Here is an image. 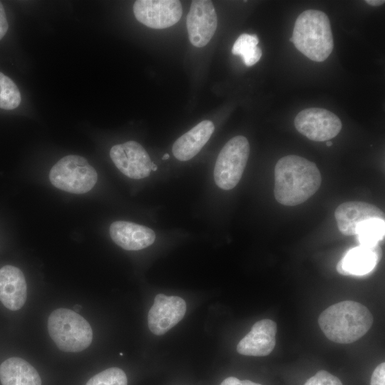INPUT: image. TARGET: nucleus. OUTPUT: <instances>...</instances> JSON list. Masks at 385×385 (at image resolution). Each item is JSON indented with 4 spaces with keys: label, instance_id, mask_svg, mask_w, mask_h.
<instances>
[{
    "label": "nucleus",
    "instance_id": "nucleus-1",
    "mask_svg": "<svg viewBox=\"0 0 385 385\" xmlns=\"http://www.w3.org/2000/svg\"><path fill=\"white\" fill-rule=\"evenodd\" d=\"M274 195L281 205L303 203L319 188L322 177L316 164L295 155L281 158L274 167Z\"/></svg>",
    "mask_w": 385,
    "mask_h": 385
},
{
    "label": "nucleus",
    "instance_id": "nucleus-2",
    "mask_svg": "<svg viewBox=\"0 0 385 385\" xmlns=\"http://www.w3.org/2000/svg\"><path fill=\"white\" fill-rule=\"evenodd\" d=\"M324 335L339 344H350L362 337L371 328L373 317L363 304L354 301L336 303L324 310L318 319Z\"/></svg>",
    "mask_w": 385,
    "mask_h": 385
},
{
    "label": "nucleus",
    "instance_id": "nucleus-3",
    "mask_svg": "<svg viewBox=\"0 0 385 385\" xmlns=\"http://www.w3.org/2000/svg\"><path fill=\"white\" fill-rule=\"evenodd\" d=\"M289 41L312 61H325L334 48L330 21L327 14L315 9L301 13L295 21Z\"/></svg>",
    "mask_w": 385,
    "mask_h": 385
},
{
    "label": "nucleus",
    "instance_id": "nucleus-4",
    "mask_svg": "<svg viewBox=\"0 0 385 385\" xmlns=\"http://www.w3.org/2000/svg\"><path fill=\"white\" fill-rule=\"evenodd\" d=\"M48 334L57 347L65 352H79L87 349L93 340L89 323L73 310L58 308L48 319Z\"/></svg>",
    "mask_w": 385,
    "mask_h": 385
},
{
    "label": "nucleus",
    "instance_id": "nucleus-5",
    "mask_svg": "<svg viewBox=\"0 0 385 385\" xmlns=\"http://www.w3.org/2000/svg\"><path fill=\"white\" fill-rule=\"evenodd\" d=\"M51 184L68 192L83 194L96 185L98 175L83 157L69 155L60 159L51 169Z\"/></svg>",
    "mask_w": 385,
    "mask_h": 385
},
{
    "label": "nucleus",
    "instance_id": "nucleus-6",
    "mask_svg": "<svg viewBox=\"0 0 385 385\" xmlns=\"http://www.w3.org/2000/svg\"><path fill=\"white\" fill-rule=\"evenodd\" d=\"M250 144L243 135H237L227 142L215 162L214 179L221 189L229 190L240 182L250 155Z\"/></svg>",
    "mask_w": 385,
    "mask_h": 385
},
{
    "label": "nucleus",
    "instance_id": "nucleus-7",
    "mask_svg": "<svg viewBox=\"0 0 385 385\" xmlns=\"http://www.w3.org/2000/svg\"><path fill=\"white\" fill-rule=\"evenodd\" d=\"M297 130L308 139L327 141L337 136L342 128L341 120L332 112L320 108L300 111L294 118Z\"/></svg>",
    "mask_w": 385,
    "mask_h": 385
},
{
    "label": "nucleus",
    "instance_id": "nucleus-8",
    "mask_svg": "<svg viewBox=\"0 0 385 385\" xmlns=\"http://www.w3.org/2000/svg\"><path fill=\"white\" fill-rule=\"evenodd\" d=\"M133 12L136 19L145 26L163 29L178 22L183 11L178 0H138L134 3Z\"/></svg>",
    "mask_w": 385,
    "mask_h": 385
},
{
    "label": "nucleus",
    "instance_id": "nucleus-9",
    "mask_svg": "<svg viewBox=\"0 0 385 385\" xmlns=\"http://www.w3.org/2000/svg\"><path fill=\"white\" fill-rule=\"evenodd\" d=\"M110 156L116 168L130 178L143 179L150 173L153 162L138 142L130 140L113 146Z\"/></svg>",
    "mask_w": 385,
    "mask_h": 385
},
{
    "label": "nucleus",
    "instance_id": "nucleus-10",
    "mask_svg": "<svg viewBox=\"0 0 385 385\" xmlns=\"http://www.w3.org/2000/svg\"><path fill=\"white\" fill-rule=\"evenodd\" d=\"M190 43L195 47L206 46L215 34L217 25L215 9L211 1H192L186 18Z\"/></svg>",
    "mask_w": 385,
    "mask_h": 385
},
{
    "label": "nucleus",
    "instance_id": "nucleus-11",
    "mask_svg": "<svg viewBox=\"0 0 385 385\" xmlns=\"http://www.w3.org/2000/svg\"><path fill=\"white\" fill-rule=\"evenodd\" d=\"M186 303L178 296L158 294L148 314V324L155 335L165 334L176 325L185 316Z\"/></svg>",
    "mask_w": 385,
    "mask_h": 385
},
{
    "label": "nucleus",
    "instance_id": "nucleus-12",
    "mask_svg": "<svg viewBox=\"0 0 385 385\" xmlns=\"http://www.w3.org/2000/svg\"><path fill=\"white\" fill-rule=\"evenodd\" d=\"M277 324L265 319L255 323L251 330L238 343L237 351L245 356H265L275 346Z\"/></svg>",
    "mask_w": 385,
    "mask_h": 385
},
{
    "label": "nucleus",
    "instance_id": "nucleus-13",
    "mask_svg": "<svg viewBox=\"0 0 385 385\" xmlns=\"http://www.w3.org/2000/svg\"><path fill=\"white\" fill-rule=\"evenodd\" d=\"M339 230L346 236L356 235L358 225L363 221L377 218L384 220V213L376 205L361 202L349 201L340 204L334 211Z\"/></svg>",
    "mask_w": 385,
    "mask_h": 385
},
{
    "label": "nucleus",
    "instance_id": "nucleus-14",
    "mask_svg": "<svg viewBox=\"0 0 385 385\" xmlns=\"http://www.w3.org/2000/svg\"><path fill=\"white\" fill-rule=\"evenodd\" d=\"M381 256L379 245L371 247L359 245L346 251L337 265V270L345 276H364L376 267Z\"/></svg>",
    "mask_w": 385,
    "mask_h": 385
},
{
    "label": "nucleus",
    "instance_id": "nucleus-15",
    "mask_svg": "<svg viewBox=\"0 0 385 385\" xmlns=\"http://www.w3.org/2000/svg\"><path fill=\"white\" fill-rule=\"evenodd\" d=\"M113 241L125 250H140L151 245L155 240L153 230L128 221H115L109 228Z\"/></svg>",
    "mask_w": 385,
    "mask_h": 385
},
{
    "label": "nucleus",
    "instance_id": "nucleus-16",
    "mask_svg": "<svg viewBox=\"0 0 385 385\" xmlns=\"http://www.w3.org/2000/svg\"><path fill=\"white\" fill-rule=\"evenodd\" d=\"M27 287L20 269L5 265L0 269V301L11 311L20 309L25 304Z\"/></svg>",
    "mask_w": 385,
    "mask_h": 385
},
{
    "label": "nucleus",
    "instance_id": "nucleus-17",
    "mask_svg": "<svg viewBox=\"0 0 385 385\" xmlns=\"http://www.w3.org/2000/svg\"><path fill=\"white\" fill-rule=\"evenodd\" d=\"M215 130L210 120H203L174 143L172 152L176 159L187 161L195 157L209 140Z\"/></svg>",
    "mask_w": 385,
    "mask_h": 385
},
{
    "label": "nucleus",
    "instance_id": "nucleus-18",
    "mask_svg": "<svg viewBox=\"0 0 385 385\" xmlns=\"http://www.w3.org/2000/svg\"><path fill=\"white\" fill-rule=\"evenodd\" d=\"M0 380L2 385H41L36 369L19 357L9 358L0 365Z\"/></svg>",
    "mask_w": 385,
    "mask_h": 385
},
{
    "label": "nucleus",
    "instance_id": "nucleus-19",
    "mask_svg": "<svg viewBox=\"0 0 385 385\" xmlns=\"http://www.w3.org/2000/svg\"><path fill=\"white\" fill-rule=\"evenodd\" d=\"M259 39L256 35L241 34L235 41L232 53L240 56L247 66H252L259 61L262 51L257 46Z\"/></svg>",
    "mask_w": 385,
    "mask_h": 385
},
{
    "label": "nucleus",
    "instance_id": "nucleus-20",
    "mask_svg": "<svg viewBox=\"0 0 385 385\" xmlns=\"http://www.w3.org/2000/svg\"><path fill=\"white\" fill-rule=\"evenodd\" d=\"M384 220L373 218L361 222L356 230L359 245L374 247L384 237Z\"/></svg>",
    "mask_w": 385,
    "mask_h": 385
},
{
    "label": "nucleus",
    "instance_id": "nucleus-21",
    "mask_svg": "<svg viewBox=\"0 0 385 385\" xmlns=\"http://www.w3.org/2000/svg\"><path fill=\"white\" fill-rule=\"evenodd\" d=\"M21 103L17 86L8 76L0 72V108L13 110Z\"/></svg>",
    "mask_w": 385,
    "mask_h": 385
},
{
    "label": "nucleus",
    "instance_id": "nucleus-22",
    "mask_svg": "<svg viewBox=\"0 0 385 385\" xmlns=\"http://www.w3.org/2000/svg\"><path fill=\"white\" fill-rule=\"evenodd\" d=\"M125 372L117 367H111L92 376L86 385H127Z\"/></svg>",
    "mask_w": 385,
    "mask_h": 385
},
{
    "label": "nucleus",
    "instance_id": "nucleus-23",
    "mask_svg": "<svg viewBox=\"0 0 385 385\" xmlns=\"http://www.w3.org/2000/svg\"><path fill=\"white\" fill-rule=\"evenodd\" d=\"M304 385H343L335 376L327 371L321 370L309 378Z\"/></svg>",
    "mask_w": 385,
    "mask_h": 385
},
{
    "label": "nucleus",
    "instance_id": "nucleus-24",
    "mask_svg": "<svg viewBox=\"0 0 385 385\" xmlns=\"http://www.w3.org/2000/svg\"><path fill=\"white\" fill-rule=\"evenodd\" d=\"M370 385H385V364L378 365L372 373Z\"/></svg>",
    "mask_w": 385,
    "mask_h": 385
},
{
    "label": "nucleus",
    "instance_id": "nucleus-25",
    "mask_svg": "<svg viewBox=\"0 0 385 385\" xmlns=\"http://www.w3.org/2000/svg\"><path fill=\"white\" fill-rule=\"evenodd\" d=\"M9 24L4 6L0 1V40L7 32Z\"/></svg>",
    "mask_w": 385,
    "mask_h": 385
},
{
    "label": "nucleus",
    "instance_id": "nucleus-26",
    "mask_svg": "<svg viewBox=\"0 0 385 385\" xmlns=\"http://www.w3.org/2000/svg\"><path fill=\"white\" fill-rule=\"evenodd\" d=\"M220 385H261L258 383H255L250 380H243L241 381L236 377L230 376L226 378Z\"/></svg>",
    "mask_w": 385,
    "mask_h": 385
},
{
    "label": "nucleus",
    "instance_id": "nucleus-27",
    "mask_svg": "<svg viewBox=\"0 0 385 385\" xmlns=\"http://www.w3.org/2000/svg\"><path fill=\"white\" fill-rule=\"evenodd\" d=\"M365 2L369 5L378 6L384 4L385 1L384 0H366Z\"/></svg>",
    "mask_w": 385,
    "mask_h": 385
},
{
    "label": "nucleus",
    "instance_id": "nucleus-28",
    "mask_svg": "<svg viewBox=\"0 0 385 385\" xmlns=\"http://www.w3.org/2000/svg\"><path fill=\"white\" fill-rule=\"evenodd\" d=\"M73 309H74V312L78 313L81 309H82V307L79 304H76L74 307H73Z\"/></svg>",
    "mask_w": 385,
    "mask_h": 385
},
{
    "label": "nucleus",
    "instance_id": "nucleus-29",
    "mask_svg": "<svg viewBox=\"0 0 385 385\" xmlns=\"http://www.w3.org/2000/svg\"><path fill=\"white\" fill-rule=\"evenodd\" d=\"M157 168H158L157 165L155 164H154L153 163H152L151 170L156 171Z\"/></svg>",
    "mask_w": 385,
    "mask_h": 385
},
{
    "label": "nucleus",
    "instance_id": "nucleus-30",
    "mask_svg": "<svg viewBox=\"0 0 385 385\" xmlns=\"http://www.w3.org/2000/svg\"><path fill=\"white\" fill-rule=\"evenodd\" d=\"M170 158V155L168 153H165L163 157L162 158L163 160H168Z\"/></svg>",
    "mask_w": 385,
    "mask_h": 385
},
{
    "label": "nucleus",
    "instance_id": "nucleus-31",
    "mask_svg": "<svg viewBox=\"0 0 385 385\" xmlns=\"http://www.w3.org/2000/svg\"><path fill=\"white\" fill-rule=\"evenodd\" d=\"M326 145H327V146L329 147V146H331L332 145V142H331L330 140H327L326 142Z\"/></svg>",
    "mask_w": 385,
    "mask_h": 385
}]
</instances>
